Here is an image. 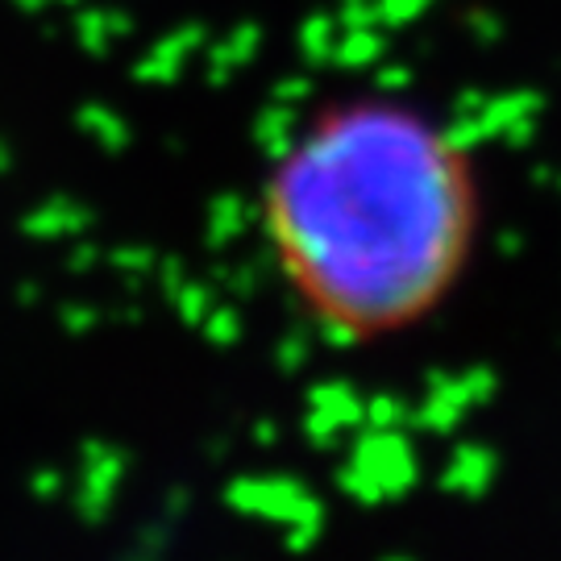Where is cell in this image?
Wrapping results in <instances>:
<instances>
[{
  "label": "cell",
  "mask_w": 561,
  "mask_h": 561,
  "mask_svg": "<svg viewBox=\"0 0 561 561\" xmlns=\"http://www.w3.org/2000/svg\"><path fill=\"white\" fill-rule=\"evenodd\" d=\"M259 225L287 300L317 333L379 345L433 321L466 279L479 167L428 108L350 92L287 134L262 175Z\"/></svg>",
  "instance_id": "1"
}]
</instances>
